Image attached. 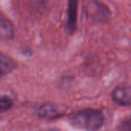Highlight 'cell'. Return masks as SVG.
Returning a JSON list of instances; mask_svg holds the SVG:
<instances>
[{
  "label": "cell",
  "instance_id": "obj_1",
  "mask_svg": "<svg viewBox=\"0 0 131 131\" xmlns=\"http://www.w3.org/2000/svg\"><path fill=\"white\" fill-rule=\"evenodd\" d=\"M104 121L103 111L93 108H85L73 112L68 117V121L74 127L86 131H99Z\"/></svg>",
  "mask_w": 131,
  "mask_h": 131
},
{
  "label": "cell",
  "instance_id": "obj_2",
  "mask_svg": "<svg viewBox=\"0 0 131 131\" xmlns=\"http://www.w3.org/2000/svg\"><path fill=\"white\" fill-rule=\"evenodd\" d=\"M68 107L64 105L56 104H45L40 106L37 111V116L41 119L52 121L59 119L66 115Z\"/></svg>",
  "mask_w": 131,
  "mask_h": 131
},
{
  "label": "cell",
  "instance_id": "obj_3",
  "mask_svg": "<svg viewBox=\"0 0 131 131\" xmlns=\"http://www.w3.org/2000/svg\"><path fill=\"white\" fill-rule=\"evenodd\" d=\"M112 101L119 106H131V85L118 86L111 93Z\"/></svg>",
  "mask_w": 131,
  "mask_h": 131
},
{
  "label": "cell",
  "instance_id": "obj_4",
  "mask_svg": "<svg viewBox=\"0 0 131 131\" xmlns=\"http://www.w3.org/2000/svg\"><path fill=\"white\" fill-rule=\"evenodd\" d=\"M78 2L74 0L68 1L67 10V23L66 30L69 35L74 33L77 28V16H78Z\"/></svg>",
  "mask_w": 131,
  "mask_h": 131
},
{
  "label": "cell",
  "instance_id": "obj_5",
  "mask_svg": "<svg viewBox=\"0 0 131 131\" xmlns=\"http://www.w3.org/2000/svg\"><path fill=\"white\" fill-rule=\"evenodd\" d=\"M15 33L12 22L0 12V38L9 40L12 39Z\"/></svg>",
  "mask_w": 131,
  "mask_h": 131
},
{
  "label": "cell",
  "instance_id": "obj_6",
  "mask_svg": "<svg viewBox=\"0 0 131 131\" xmlns=\"http://www.w3.org/2000/svg\"><path fill=\"white\" fill-rule=\"evenodd\" d=\"M17 68V63L11 57L0 51V77L7 75Z\"/></svg>",
  "mask_w": 131,
  "mask_h": 131
},
{
  "label": "cell",
  "instance_id": "obj_7",
  "mask_svg": "<svg viewBox=\"0 0 131 131\" xmlns=\"http://www.w3.org/2000/svg\"><path fill=\"white\" fill-rule=\"evenodd\" d=\"M12 106L13 101L9 97L0 94V114L8 111Z\"/></svg>",
  "mask_w": 131,
  "mask_h": 131
},
{
  "label": "cell",
  "instance_id": "obj_8",
  "mask_svg": "<svg viewBox=\"0 0 131 131\" xmlns=\"http://www.w3.org/2000/svg\"><path fill=\"white\" fill-rule=\"evenodd\" d=\"M119 131H131V117L121 122L119 126Z\"/></svg>",
  "mask_w": 131,
  "mask_h": 131
}]
</instances>
